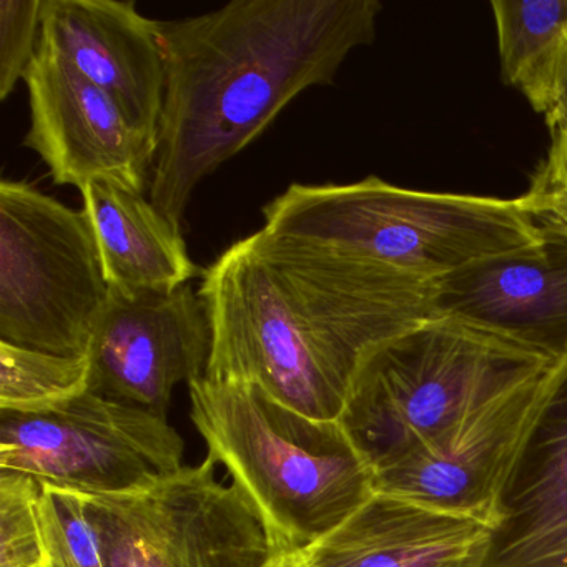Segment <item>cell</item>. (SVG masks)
Returning <instances> with one entry per match:
<instances>
[{
    "mask_svg": "<svg viewBox=\"0 0 567 567\" xmlns=\"http://www.w3.org/2000/svg\"><path fill=\"white\" fill-rule=\"evenodd\" d=\"M381 9L378 0H234L161 22L167 82L152 204L182 228L205 178L373 44Z\"/></svg>",
    "mask_w": 567,
    "mask_h": 567,
    "instance_id": "1",
    "label": "cell"
},
{
    "mask_svg": "<svg viewBox=\"0 0 567 567\" xmlns=\"http://www.w3.org/2000/svg\"><path fill=\"white\" fill-rule=\"evenodd\" d=\"M188 388L208 456L248 494L280 553L313 546L377 493L340 420L298 413L257 384L204 377Z\"/></svg>",
    "mask_w": 567,
    "mask_h": 567,
    "instance_id": "2",
    "label": "cell"
},
{
    "mask_svg": "<svg viewBox=\"0 0 567 567\" xmlns=\"http://www.w3.org/2000/svg\"><path fill=\"white\" fill-rule=\"evenodd\" d=\"M261 214V230L271 237L427 281L543 240V228L523 197L410 190L378 177L343 185L291 184Z\"/></svg>",
    "mask_w": 567,
    "mask_h": 567,
    "instance_id": "3",
    "label": "cell"
},
{
    "mask_svg": "<svg viewBox=\"0 0 567 567\" xmlns=\"http://www.w3.org/2000/svg\"><path fill=\"white\" fill-rule=\"evenodd\" d=\"M550 367L489 331L431 317L364 358L340 423L377 473Z\"/></svg>",
    "mask_w": 567,
    "mask_h": 567,
    "instance_id": "4",
    "label": "cell"
},
{
    "mask_svg": "<svg viewBox=\"0 0 567 567\" xmlns=\"http://www.w3.org/2000/svg\"><path fill=\"white\" fill-rule=\"evenodd\" d=\"M198 295L212 333L207 380L257 384L298 413L340 420L360 361L308 323L247 238L205 270Z\"/></svg>",
    "mask_w": 567,
    "mask_h": 567,
    "instance_id": "5",
    "label": "cell"
},
{
    "mask_svg": "<svg viewBox=\"0 0 567 567\" xmlns=\"http://www.w3.org/2000/svg\"><path fill=\"white\" fill-rule=\"evenodd\" d=\"M111 300L85 210L0 182V341L87 357Z\"/></svg>",
    "mask_w": 567,
    "mask_h": 567,
    "instance_id": "6",
    "label": "cell"
},
{
    "mask_svg": "<svg viewBox=\"0 0 567 567\" xmlns=\"http://www.w3.org/2000/svg\"><path fill=\"white\" fill-rule=\"evenodd\" d=\"M212 456L127 494H82L105 567H267L280 554L260 511Z\"/></svg>",
    "mask_w": 567,
    "mask_h": 567,
    "instance_id": "7",
    "label": "cell"
},
{
    "mask_svg": "<svg viewBox=\"0 0 567 567\" xmlns=\"http://www.w3.org/2000/svg\"><path fill=\"white\" fill-rule=\"evenodd\" d=\"M167 417L87 393L38 413L0 411V471L82 494L147 489L184 467Z\"/></svg>",
    "mask_w": 567,
    "mask_h": 567,
    "instance_id": "8",
    "label": "cell"
},
{
    "mask_svg": "<svg viewBox=\"0 0 567 567\" xmlns=\"http://www.w3.org/2000/svg\"><path fill=\"white\" fill-rule=\"evenodd\" d=\"M247 240L308 323L360 363L384 341L436 317L434 281L264 230Z\"/></svg>",
    "mask_w": 567,
    "mask_h": 567,
    "instance_id": "9",
    "label": "cell"
},
{
    "mask_svg": "<svg viewBox=\"0 0 567 567\" xmlns=\"http://www.w3.org/2000/svg\"><path fill=\"white\" fill-rule=\"evenodd\" d=\"M24 82L31 105L24 147L48 165L55 185L82 192L91 182L111 181L145 194L157 142L114 97L41 44Z\"/></svg>",
    "mask_w": 567,
    "mask_h": 567,
    "instance_id": "10",
    "label": "cell"
},
{
    "mask_svg": "<svg viewBox=\"0 0 567 567\" xmlns=\"http://www.w3.org/2000/svg\"><path fill=\"white\" fill-rule=\"evenodd\" d=\"M546 374L471 411L378 470L377 493L406 497L494 527L501 493L536 414Z\"/></svg>",
    "mask_w": 567,
    "mask_h": 567,
    "instance_id": "11",
    "label": "cell"
},
{
    "mask_svg": "<svg viewBox=\"0 0 567 567\" xmlns=\"http://www.w3.org/2000/svg\"><path fill=\"white\" fill-rule=\"evenodd\" d=\"M210 323L192 285L111 305L89 350L91 391L165 416L182 383L205 377Z\"/></svg>",
    "mask_w": 567,
    "mask_h": 567,
    "instance_id": "12",
    "label": "cell"
},
{
    "mask_svg": "<svg viewBox=\"0 0 567 567\" xmlns=\"http://www.w3.org/2000/svg\"><path fill=\"white\" fill-rule=\"evenodd\" d=\"M543 228V227H540ZM436 317L497 334L557 363L567 354V237L483 258L434 281Z\"/></svg>",
    "mask_w": 567,
    "mask_h": 567,
    "instance_id": "13",
    "label": "cell"
},
{
    "mask_svg": "<svg viewBox=\"0 0 567 567\" xmlns=\"http://www.w3.org/2000/svg\"><path fill=\"white\" fill-rule=\"evenodd\" d=\"M39 44L114 97L158 145L167 82L161 22L132 0H44Z\"/></svg>",
    "mask_w": 567,
    "mask_h": 567,
    "instance_id": "14",
    "label": "cell"
},
{
    "mask_svg": "<svg viewBox=\"0 0 567 567\" xmlns=\"http://www.w3.org/2000/svg\"><path fill=\"white\" fill-rule=\"evenodd\" d=\"M484 567H567V354L547 371Z\"/></svg>",
    "mask_w": 567,
    "mask_h": 567,
    "instance_id": "15",
    "label": "cell"
},
{
    "mask_svg": "<svg viewBox=\"0 0 567 567\" xmlns=\"http://www.w3.org/2000/svg\"><path fill=\"white\" fill-rule=\"evenodd\" d=\"M493 526L406 497L374 493L308 549L307 567H484Z\"/></svg>",
    "mask_w": 567,
    "mask_h": 567,
    "instance_id": "16",
    "label": "cell"
},
{
    "mask_svg": "<svg viewBox=\"0 0 567 567\" xmlns=\"http://www.w3.org/2000/svg\"><path fill=\"white\" fill-rule=\"evenodd\" d=\"M105 280L125 298L172 293L204 277L175 227L144 192L111 181H94L81 192Z\"/></svg>",
    "mask_w": 567,
    "mask_h": 567,
    "instance_id": "17",
    "label": "cell"
},
{
    "mask_svg": "<svg viewBox=\"0 0 567 567\" xmlns=\"http://www.w3.org/2000/svg\"><path fill=\"white\" fill-rule=\"evenodd\" d=\"M501 78L533 105L567 38V0H494Z\"/></svg>",
    "mask_w": 567,
    "mask_h": 567,
    "instance_id": "18",
    "label": "cell"
},
{
    "mask_svg": "<svg viewBox=\"0 0 567 567\" xmlns=\"http://www.w3.org/2000/svg\"><path fill=\"white\" fill-rule=\"evenodd\" d=\"M87 391L89 357H62L0 341V411L38 413Z\"/></svg>",
    "mask_w": 567,
    "mask_h": 567,
    "instance_id": "19",
    "label": "cell"
},
{
    "mask_svg": "<svg viewBox=\"0 0 567 567\" xmlns=\"http://www.w3.org/2000/svg\"><path fill=\"white\" fill-rule=\"evenodd\" d=\"M41 491L32 476L0 471V567H48Z\"/></svg>",
    "mask_w": 567,
    "mask_h": 567,
    "instance_id": "20",
    "label": "cell"
},
{
    "mask_svg": "<svg viewBox=\"0 0 567 567\" xmlns=\"http://www.w3.org/2000/svg\"><path fill=\"white\" fill-rule=\"evenodd\" d=\"M39 517L48 567H105L79 493L42 484Z\"/></svg>",
    "mask_w": 567,
    "mask_h": 567,
    "instance_id": "21",
    "label": "cell"
},
{
    "mask_svg": "<svg viewBox=\"0 0 567 567\" xmlns=\"http://www.w3.org/2000/svg\"><path fill=\"white\" fill-rule=\"evenodd\" d=\"M44 0H0V101L24 81L42 32Z\"/></svg>",
    "mask_w": 567,
    "mask_h": 567,
    "instance_id": "22",
    "label": "cell"
},
{
    "mask_svg": "<svg viewBox=\"0 0 567 567\" xmlns=\"http://www.w3.org/2000/svg\"><path fill=\"white\" fill-rule=\"evenodd\" d=\"M523 200L539 227L567 237V132L550 131L549 151Z\"/></svg>",
    "mask_w": 567,
    "mask_h": 567,
    "instance_id": "23",
    "label": "cell"
},
{
    "mask_svg": "<svg viewBox=\"0 0 567 567\" xmlns=\"http://www.w3.org/2000/svg\"><path fill=\"white\" fill-rule=\"evenodd\" d=\"M530 107L544 115L549 131L567 132V38L554 58L539 97Z\"/></svg>",
    "mask_w": 567,
    "mask_h": 567,
    "instance_id": "24",
    "label": "cell"
},
{
    "mask_svg": "<svg viewBox=\"0 0 567 567\" xmlns=\"http://www.w3.org/2000/svg\"><path fill=\"white\" fill-rule=\"evenodd\" d=\"M267 567H307L297 553L277 554L274 560Z\"/></svg>",
    "mask_w": 567,
    "mask_h": 567,
    "instance_id": "25",
    "label": "cell"
}]
</instances>
